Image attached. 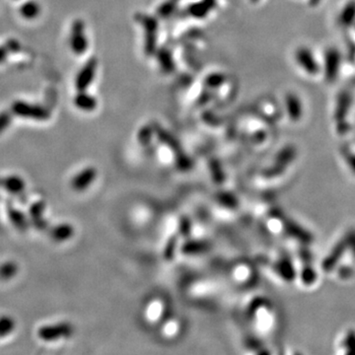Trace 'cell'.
<instances>
[{
    "label": "cell",
    "mask_w": 355,
    "mask_h": 355,
    "mask_svg": "<svg viewBox=\"0 0 355 355\" xmlns=\"http://www.w3.org/2000/svg\"><path fill=\"white\" fill-rule=\"evenodd\" d=\"M11 111L14 115L35 121H48L51 117V113L48 109L41 105L30 104L24 101H16L13 103Z\"/></svg>",
    "instance_id": "1"
},
{
    "label": "cell",
    "mask_w": 355,
    "mask_h": 355,
    "mask_svg": "<svg viewBox=\"0 0 355 355\" xmlns=\"http://www.w3.org/2000/svg\"><path fill=\"white\" fill-rule=\"evenodd\" d=\"M88 39L85 35V23L81 19L73 21L70 36V46L72 52L77 55H83L88 49Z\"/></svg>",
    "instance_id": "2"
},
{
    "label": "cell",
    "mask_w": 355,
    "mask_h": 355,
    "mask_svg": "<svg viewBox=\"0 0 355 355\" xmlns=\"http://www.w3.org/2000/svg\"><path fill=\"white\" fill-rule=\"evenodd\" d=\"M74 327L68 323H59L56 325L44 326L38 331V336L45 342H55L62 338H69L72 336Z\"/></svg>",
    "instance_id": "3"
},
{
    "label": "cell",
    "mask_w": 355,
    "mask_h": 355,
    "mask_svg": "<svg viewBox=\"0 0 355 355\" xmlns=\"http://www.w3.org/2000/svg\"><path fill=\"white\" fill-rule=\"evenodd\" d=\"M97 60L92 58L81 68L75 78V87L77 91H86L94 80L97 71Z\"/></svg>",
    "instance_id": "4"
},
{
    "label": "cell",
    "mask_w": 355,
    "mask_h": 355,
    "mask_svg": "<svg viewBox=\"0 0 355 355\" xmlns=\"http://www.w3.org/2000/svg\"><path fill=\"white\" fill-rule=\"evenodd\" d=\"M46 209V203L43 201L36 202L29 208V219L31 225H33L39 231H46L50 227L49 220L44 217Z\"/></svg>",
    "instance_id": "5"
},
{
    "label": "cell",
    "mask_w": 355,
    "mask_h": 355,
    "mask_svg": "<svg viewBox=\"0 0 355 355\" xmlns=\"http://www.w3.org/2000/svg\"><path fill=\"white\" fill-rule=\"evenodd\" d=\"M97 175V170L94 167H87L72 179L71 187L76 192H84L93 184Z\"/></svg>",
    "instance_id": "6"
},
{
    "label": "cell",
    "mask_w": 355,
    "mask_h": 355,
    "mask_svg": "<svg viewBox=\"0 0 355 355\" xmlns=\"http://www.w3.org/2000/svg\"><path fill=\"white\" fill-rule=\"evenodd\" d=\"M348 250L347 243L344 240L340 241L332 250V252L327 256L325 261L322 264V269L326 273H330L338 266V263L344 257L345 252Z\"/></svg>",
    "instance_id": "7"
},
{
    "label": "cell",
    "mask_w": 355,
    "mask_h": 355,
    "mask_svg": "<svg viewBox=\"0 0 355 355\" xmlns=\"http://www.w3.org/2000/svg\"><path fill=\"white\" fill-rule=\"evenodd\" d=\"M0 187L13 196L22 197L25 193L26 184L20 176L11 175L0 178Z\"/></svg>",
    "instance_id": "8"
},
{
    "label": "cell",
    "mask_w": 355,
    "mask_h": 355,
    "mask_svg": "<svg viewBox=\"0 0 355 355\" xmlns=\"http://www.w3.org/2000/svg\"><path fill=\"white\" fill-rule=\"evenodd\" d=\"M74 227L69 223L58 224L50 229V235L53 240L57 242H66L74 235Z\"/></svg>",
    "instance_id": "9"
},
{
    "label": "cell",
    "mask_w": 355,
    "mask_h": 355,
    "mask_svg": "<svg viewBox=\"0 0 355 355\" xmlns=\"http://www.w3.org/2000/svg\"><path fill=\"white\" fill-rule=\"evenodd\" d=\"M8 217H9L11 223L13 224V226L21 232L28 231V229L31 226L29 217L23 212H21L20 210L10 208L8 211Z\"/></svg>",
    "instance_id": "10"
},
{
    "label": "cell",
    "mask_w": 355,
    "mask_h": 355,
    "mask_svg": "<svg viewBox=\"0 0 355 355\" xmlns=\"http://www.w3.org/2000/svg\"><path fill=\"white\" fill-rule=\"evenodd\" d=\"M75 106L83 112H92L97 108V100L86 91H79L74 98Z\"/></svg>",
    "instance_id": "11"
},
{
    "label": "cell",
    "mask_w": 355,
    "mask_h": 355,
    "mask_svg": "<svg viewBox=\"0 0 355 355\" xmlns=\"http://www.w3.org/2000/svg\"><path fill=\"white\" fill-rule=\"evenodd\" d=\"M40 12H41V7L34 0H29V1L25 2L24 4H22L20 7L21 16L28 20L35 19L36 17H38Z\"/></svg>",
    "instance_id": "12"
},
{
    "label": "cell",
    "mask_w": 355,
    "mask_h": 355,
    "mask_svg": "<svg viewBox=\"0 0 355 355\" xmlns=\"http://www.w3.org/2000/svg\"><path fill=\"white\" fill-rule=\"evenodd\" d=\"M18 273V266L14 262H7L0 266V279L8 281L13 279Z\"/></svg>",
    "instance_id": "13"
},
{
    "label": "cell",
    "mask_w": 355,
    "mask_h": 355,
    "mask_svg": "<svg viewBox=\"0 0 355 355\" xmlns=\"http://www.w3.org/2000/svg\"><path fill=\"white\" fill-rule=\"evenodd\" d=\"M311 261H304L305 265L303 267V271H302V281L304 284L307 285H311L315 283L316 279H317V275L313 269V267L310 265Z\"/></svg>",
    "instance_id": "14"
},
{
    "label": "cell",
    "mask_w": 355,
    "mask_h": 355,
    "mask_svg": "<svg viewBox=\"0 0 355 355\" xmlns=\"http://www.w3.org/2000/svg\"><path fill=\"white\" fill-rule=\"evenodd\" d=\"M15 321L8 316H3L0 318V338L5 337L13 332L15 329Z\"/></svg>",
    "instance_id": "15"
},
{
    "label": "cell",
    "mask_w": 355,
    "mask_h": 355,
    "mask_svg": "<svg viewBox=\"0 0 355 355\" xmlns=\"http://www.w3.org/2000/svg\"><path fill=\"white\" fill-rule=\"evenodd\" d=\"M344 347L347 354L355 355V331L354 330L347 333L344 340Z\"/></svg>",
    "instance_id": "16"
},
{
    "label": "cell",
    "mask_w": 355,
    "mask_h": 355,
    "mask_svg": "<svg viewBox=\"0 0 355 355\" xmlns=\"http://www.w3.org/2000/svg\"><path fill=\"white\" fill-rule=\"evenodd\" d=\"M12 122V115L9 112L0 113V135L6 131Z\"/></svg>",
    "instance_id": "17"
},
{
    "label": "cell",
    "mask_w": 355,
    "mask_h": 355,
    "mask_svg": "<svg viewBox=\"0 0 355 355\" xmlns=\"http://www.w3.org/2000/svg\"><path fill=\"white\" fill-rule=\"evenodd\" d=\"M4 47L6 48V50L8 51V53H13V54L19 53L20 50H21L20 43H19L18 41L14 40V39L8 40V41L6 42V44H5Z\"/></svg>",
    "instance_id": "18"
},
{
    "label": "cell",
    "mask_w": 355,
    "mask_h": 355,
    "mask_svg": "<svg viewBox=\"0 0 355 355\" xmlns=\"http://www.w3.org/2000/svg\"><path fill=\"white\" fill-rule=\"evenodd\" d=\"M345 241L347 243L348 249L353 252V254L355 257V230H352L347 234Z\"/></svg>",
    "instance_id": "19"
},
{
    "label": "cell",
    "mask_w": 355,
    "mask_h": 355,
    "mask_svg": "<svg viewBox=\"0 0 355 355\" xmlns=\"http://www.w3.org/2000/svg\"><path fill=\"white\" fill-rule=\"evenodd\" d=\"M339 273H340L341 278H342V279H345V280H348V279L352 278L353 275H354V271H353V269L350 268V267H343V268H341Z\"/></svg>",
    "instance_id": "20"
},
{
    "label": "cell",
    "mask_w": 355,
    "mask_h": 355,
    "mask_svg": "<svg viewBox=\"0 0 355 355\" xmlns=\"http://www.w3.org/2000/svg\"><path fill=\"white\" fill-rule=\"evenodd\" d=\"M8 57V51L6 50V48L4 46L0 47V65H2Z\"/></svg>",
    "instance_id": "21"
},
{
    "label": "cell",
    "mask_w": 355,
    "mask_h": 355,
    "mask_svg": "<svg viewBox=\"0 0 355 355\" xmlns=\"http://www.w3.org/2000/svg\"><path fill=\"white\" fill-rule=\"evenodd\" d=\"M348 163H349V166H350L351 170L355 173V154H352V155L349 156Z\"/></svg>",
    "instance_id": "22"
}]
</instances>
